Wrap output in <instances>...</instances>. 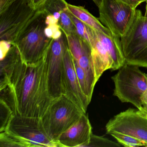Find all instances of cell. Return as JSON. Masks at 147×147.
Here are the masks:
<instances>
[{"instance_id":"cell-2","label":"cell","mask_w":147,"mask_h":147,"mask_svg":"<svg viewBox=\"0 0 147 147\" xmlns=\"http://www.w3.org/2000/svg\"><path fill=\"white\" fill-rule=\"evenodd\" d=\"M60 147L46 133L42 119L14 115L0 134V147Z\"/></svg>"},{"instance_id":"cell-29","label":"cell","mask_w":147,"mask_h":147,"mask_svg":"<svg viewBox=\"0 0 147 147\" xmlns=\"http://www.w3.org/2000/svg\"><path fill=\"white\" fill-rule=\"evenodd\" d=\"M144 1H145V2H146V1H147V0H144Z\"/></svg>"},{"instance_id":"cell-6","label":"cell","mask_w":147,"mask_h":147,"mask_svg":"<svg viewBox=\"0 0 147 147\" xmlns=\"http://www.w3.org/2000/svg\"><path fill=\"white\" fill-rule=\"evenodd\" d=\"M120 40L126 63L147 68V18L140 10Z\"/></svg>"},{"instance_id":"cell-3","label":"cell","mask_w":147,"mask_h":147,"mask_svg":"<svg viewBox=\"0 0 147 147\" xmlns=\"http://www.w3.org/2000/svg\"><path fill=\"white\" fill-rule=\"evenodd\" d=\"M47 15L44 9L37 11L13 43L17 46L22 60L26 63H36L40 61L46 54L53 40L46 36L45 33Z\"/></svg>"},{"instance_id":"cell-11","label":"cell","mask_w":147,"mask_h":147,"mask_svg":"<svg viewBox=\"0 0 147 147\" xmlns=\"http://www.w3.org/2000/svg\"><path fill=\"white\" fill-rule=\"evenodd\" d=\"M130 108L114 116L106 125L107 133H124L138 138L147 147V119Z\"/></svg>"},{"instance_id":"cell-10","label":"cell","mask_w":147,"mask_h":147,"mask_svg":"<svg viewBox=\"0 0 147 147\" xmlns=\"http://www.w3.org/2000/svg\"><path fill=\"white\" fill-rule=\"evenodd\" d=\"M113 36H110L94 30V38L91 50L97 82L104 72L111 69L113 63L118 56V45Z\"/></svg>"},{"instance_id":"cell-26","label":"cell","mask_w":147,"mask_h":147,"mask_svg":"<svg viewBox=\"0 0 147 147\" xmlns=\"http://www.w3.org/2000/svg\"><path fill=\"white\" fill-rule=\"evenodd\" d=\"M147 76V73L146 74ZM142 105L144 108L147 109V90L142 98Z\"/></svg>"},{"instance_id":"cell-15","label":"cell","mask_w":147,"mask_h":147,"mask_svg":"<svg viewBox=\"0 0 147 147\" xmlns=\"http://www.w3.org/2000/svg\"><path fill=\"white\" fill-rule=\"evenodd\" d=\"M70 16L76 30V33L92 46L94 38V30L87 25L70 13Z\"/></svg>"},{"instance_id":"cell-9","label":"cell","mask_w":147,"mask_h":147,"mask_svg":"<svg viewBox=\"0 0 147 147\" xmlns=\"http://www.w3.org/2000/svg\"><path fill=\"white\" fill-rule=\"evenodd\" d=\"M67 45L63 32L60 38L53 39L46 53L48 87L53 99L63 94V53Z\"/></svg>"},{"instance_id":"cell-14","label":"cell","mask_w":147,"mask_h":147,"mask_svg":"<svg viewBox=\"0 0 147 147\" xmlns=\"http://www.w3.org/2000/svg\"><path fill=\"white\" fill-rule=\"evenodd\" d=\"M67 7L70 13L92 29L110 36H113L110 30L103 25L98 19L83 7L68 4Z\"/></svg>"},{"instance_id":"cell-24","label":"cell","mask_w":147,"mask_h":147,"mask_svg":"<svg viewBox=\"0 0 147 147\" xmlns=\"http://www.w3.org/2000/svg\"><path fill=\"white\" fill-rule=\"evenodd\" d=\"M138 114L140 116H142L143 117L147 119V109L142 107L139 109H138L136 111Z\"/></svg>"},{"instance_id":"cell-7","label":"cell","mask_w":147,"mask_h":147,"mask_svg":"<svg viewBox=\"0 0 147 147\" xmlns=\"http://www.w3.org/2000/svg\"><path fill=\"white\" fill-rule=\"evenodd\" d=\"M28 0H13L10 6L0 13V39L13 44L22 30L36 12Z\"/></svg>"},{"instance_id":"cell-17","label":"cell","mask_w":147,"mask_h":147,"mask_svg":"<svg viewBox=\"0 0 147 147\" xmlns=\"http://www.w3.org/2000/svg\"><path fill=\"white\" fill-rule=\"evenodd\" d=\"M74 62L76 72L81 88L84 94L91 102L93 91L90 88L88 85L86 74L83 69L78 64L76 61L74 60Z\"/></svg>"},{"instance_id":"cell-18","label":"cell","mask_w":147,"mask_h":147,"mask_svg":"<svg viewBox=\"0 0 147 147\" xmlns=\"http://www.w3.org/2000/svg\"><path fill=\"white\" fill-rule=\"evenodd\" d=\"M1 118H0V131H5L14 116V113L10 107L5 101L0 100Z\"/></svg>"},{"instance_id":"cell-25","label":"cell","mask_w":147,"mask_h":147,"mask_svg":"<svg viewBox=\"0 0 147 147\" xmlns=\"http://www.w3.org/2000/svg\"><path fill=\"white\" fill-rule=\"evenodd\" d=\"M45 33L46 36L50 38H52L53 36V31L52 28L49 26H46L45 30Z\"/></svg>"},{"instance_id":"cell-5","label":"cell","mask_w":147,"mask_h":147,"mask_svg":"<svg viewBox=\"0 0 147 147\" xmlns=\"http://www.w3.org/2000/svg\"><path fill=\"white\" fill-rule=\"evenodd\" d=\"M84 113L63 94L53 99L42 118V122L48 136L57 142L59 136L77 122Z\"/></svg>"},{"instance_id":"cell-8","label":"cell","mask_w":147,"mask_h":147,"mask_svg":"<svg viewBox=\"0 0 147 147\" xmlns=\"http://www.w3.org/2000/svg\"><path fill=\"white\" fill-rule=\"evenodd\" d=\"M99 20L113 35L121 38L129 28L136 10L120 0H102Z\"/></svg>"},{"instance_id":"cell-22","label":"cell","mask_w":147,"mask_h":147,"mask_svg":"<svg viewBox=\"0 0 147 147\" xmlns=\"http://www.w3.org/2000/svg\"><path fill=\"white\" fill-rule=\"evenodd\" d=\"M120 1L134 9H136L137 7L141 3L145 2L144 0H120Z\"/></svg>"},{"instance_id":"cell-21","label":"cell","mask_w":147,"mask_h":147,"mask_svg":"<svg viewBox=\"0 0 147 147\" xmlns=\"http://www.w3.org/2000/svg\"><path fill=\"white\" fill-rule=\"evenodd\" d=\"M13 45L11 43L5 40H1L0 49H1V60H2L7 55Z\"/></svg>"},{"instance_id":"cell-1","label":"cell","mask_w":147,"mask_h":147,"mask_svg":"<svg viewBox=\"0 0 147 147\" xmlns=\"http://www.w3.org/2000/svg\"><path fill=\"white\" fill-rule=\"evenodd\" d=\"M46 53L37 62L26 63L13 45L1 60L0 99L14 115L42 119L50 105L53 99L48 87Z\"/></svg>"},{"instance_id":"cell-20","label":"cell","mask_w":147,"mask_h":147,"mask_svg":"<svg viewBox=\"0 0 147 147\" xmlns=\"http://www.w3.org/2000/svg\"><path fill=\"white\" fill-rule=\"evenodd\" d=\"M50 0H28L29 4L35 11L43 10Z\"/></svg>"},{"instance_id":"cell-4","label":"cell","mask_w":147,"mask_h":147,"mask_svg":"<svg viewBox=\"0 0 147 147\" xmlns=\"http://www.w3.org/2000/svg\"><path fill=\"white\" fill-rule=\"evenodd\" d=\"M111 79L114 84V96L137 109L143 107L142 98L147 90V76L139 67L125 63Z\"/></svg>"},{"instance_id":"cell-19","label":"cell","mask_w":147,"mask_h":147,"mask_svg":"<svg viewBox=\"0 0 147 147\" xmlns=\"http://www.w3.org/2000/svg\"><path fill=\"white\" fill-rule=\"evenodd\" d=\"M120 144L104 137L98 136L92 134L90 142L87 147H120Z\"/></svg>"},{"instance_id":"cell-27","label":"cell","mask_w":147,"mask_h":147,"mask_svg":"<svg viewBox=\"0 0 147 147\" xmlns=\"http://www.w3.org/2000/svg\"><path fill=\"white\" fill-rule=\"evenodd\" d=\"M92 1L98 7L100 5L102 1V0H92Z\"/></svg>"},{"instance_id":"cell-23","label":"cell","mask_w":147,"mask_h":147,"mask_svg":"<svg viewBox=\"0 0 147 147\" xmlns=\"http://www.w3.org/2000/svg\"><path fill=\"white\" fill-rule=\"evenodd\" d=\"M13 0H0V13L5 11L11 4Z\"/></svg>"},{"instance_id":"cell-13","label":"cell","mask_w":147,"mask_h":147,"mask_svg":"<svg viewBox=\"0 0 147 147\" xmlns=\"http://www.w3.org/2000/svg\"><path fill=\"white\" fill-rule=\"evenodd\" d=\"M92 134L89 119L84 113L77 122L59 136L57 142L60 147H87Z\"/></svg>"},{"instance_id":"cell-12","label":"cell","mask_w":147,"mask_h":147,"mask_svg":"<svg viewBox=\"0 0 147 147\" xmlns=\"http://www.w3.org/2000/svg\"><path fill=\"white\" fill-rule=\"evenodd\" d=\"M63 94L86 113L90 101L81 88L68 43L63 53Z\"/></svg>"},{"instance_id":"cell-28","label":"cell","mask_w":147,"mask_h":147,"mask_svg":"<svg viewBox=\"0 0 147 147\" xmlns=\"http://www.w3.org/2000/svg\"><path fill=\"white\" fill-rule=\"evenodd\" d=\"M144 17L147 18V1H146V8H145V12L144 15Z\"/></svg>"},{"instance_id":"cell-16","label":"cell","mask_w":147,"mask_h":147,"mask_svg":"<svg viewBox=\"0 0 147 147\" xmlns=\"http://www.w3.org/2000/svg\"><path fill=\"white\" fill-rule=\"evenodd\" d=\"M110 135L117 140L119 143L126 147H146L145 144L136 138L120 132H114Z\"/></svg>"}]
</instances>
